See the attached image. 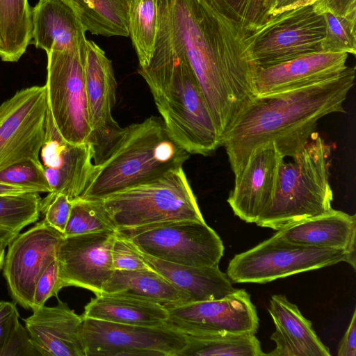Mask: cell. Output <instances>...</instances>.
<instances>
[{"instance_id":"1","label":"cell","mask_w":356,"mask_h":356,"mask_svg":"<svg viewBox=\"0 0 356 356\" xmlns=\"http://www.w3.org/2000/svg\"><path fill=\"white\" fill-rule=\"evenodd\" d=\"M154 48L182 53L222 140L257 97L250 31L217 0H157Z\"/></svg>"},{"instance_id":"2","label":"cell","mask_w":356,"mask_h":356,"mask_svg":"<svg viewBox=\"0 0 356 356\" xmlns=\"http://www.w3.org/2000/svg\"><path fill=\"white\" fill-rule=\"evenodd\" d=\"M355 67L288 90L257 96L241 113L222 141L236 176L254 149L274 143L286 159L298 154L315 133L318 120L345 113L343 102L355 83Z\"/></svg>"},{"instance_id":"3","label":"cell","mask_w":356,"mask_h":356,"mask_svg":"<svg viewBox=\"0 0 356 356\" xmlns=\"http://www.w3.org/2000/svg\"><path fill=\"white\" fill-rule=\"evenodd\" d=\"M172 138L189 154L210 156L222 146L195 74L184 55L154 48L149 63L138 67Z\"/></svg>"},{"instance_id":"4","label":"cell","mask_w":356,"mask_h":356,"mask_svg":"<svg viewBox=\"0 0 356 356\" xmlns=\"http://www.w3.org/2000/svg\"><path fill=\"white\" fill-rule=\"evenodd\" d=\"M189 155L172 138L161 118L150 116L125 127L109 156L95 165L90 182L79 197L101 200L155 179L182 167Z\"/></svg>"},{"instance_id":"5","label":"cell","mask_w":356,"mask_h":356,"mask_svg":"<svg viewBox=\"0 0 356 356\" xmlns=\"http://www.w3.org/2000/svg\"><path fill=\"white\" fill-rule=\"evenodd\" d=\"M331 149L315 132L291 160L282 161L274 197L256 224L280 230L332 209L329 181Z\"/></svg>"},{"instance_id":"6","label":"cell","mask_w":356,"mask_h":356,"mask_svg":"<svg viewBox=\"0 0 356 356\" xmlns=\"http://www.w3.org/2000/svg\"><path fill=\"white\" fill-rule=\"evenodd\" d=\"M101 200L117 229L172 221H205L183 167Z\"/></svg>"},{"instance_id":"7","label":"cell","mask_w":356,"mask_h":356,"mask_svg":"<svg viewBox=\"0 0 356 356\" xmlns=\"http://www.w3.org/2000/svg\"><path fill=\"white\" fill-rule=\"evenodd\" d=\"M341 261L355 269V255L293 243L277 232L254 248L236 254L230 260L226 274L234 283L264 284Z\"/></svg>"},{"instance_id":"8","label":"cell","mask_w":356,"mask_h":356,"mask_svg":"<svg viewBox=\"0 0 356 356\" xmlns=\"http://www.w3.org/2000/svg\"><path fill=\"white\" fill-rule=\"evenodd\" d=\"M142 253L190 266H218L223 243L205 221L180 220L118 229Z\"/></svg>"},{"instance_id":"9","label":"cell","mask_w":356,"mask_h":356,"mask_svg":"<svg viewBox=\"0 0 356 356\" xmlns=\"http://www.w3.org/2000/svg\"><path fill=\"white\" fill-rule=\"evenodd\" d=\"M86 50L73 47L47 54L49 112L63 139L76 145L88 144L91 133L84 79Z\"/></svg>"},{"instance_id":"10","label":"cell","mask_w":356,"mask_h":356,"mask_svg":"<svg viewBox=\"0 0 356 356\" xmlns=\"http://www.w3.org/2000/svg\"><path fill=\"white\" fill-rule=\"evenodd\" d=\"M86 356H181L187 335L167 323L157 327L126 325L83 317Z\"/></svg>"},{"instance_id":"11","label":"cell","mask_w":356,"mask_h":356,"mask_svg":"<svg viewBox=\"0 0 356 356\" xmlns=\"http://www.w3.org/2000/svg\"><path fill=\"white\" fill-rule=\"evenodd\" d=\"M325 35L324 18L312 3L278 13L252 33L257 64L273 65L323 51Z\"/></svg>"},{"instance_id":"12","label":"cell","mask_w":356,"mask_h":356,"mask_svg":"<svg viewBox=\"0 0 356 356\" xmlns=\"http://www.w3.org/2000/svg\"><path fill=\"white\" fill-rule=\"evenodd\" d=\"M49 112L45 85L20 90L0 105V170L26 159L40 161Z\"/></svg>"},{"instance_id":"13","label":"cell","mask_w":356,"mask_h":356,"mask_svg":"<svg viewBox=\"0 0 356 356\" xmlns=\"http://www.w3.org/2000/svg\"><path fill=\"white\" fill-rule=\"evenodd\" d=\"M165 306L169 315L167 324L188 336L255 334L259 328L256 307L243 289L219 299Z\"/></svg>"},{"instance_id":"14","label":"cell","mask_w":356,"mask_h":356,"mask_svg":"<svg viewBox=\"0 0 356 356\" xmlns=\"http://www.w3.org/2000/svg\"><path fill=\"white\" fill-rule=\"evenodd\" d=\"M84 79L94 165H100L122 137L125 127L112 116L117 83L112 62L95 42L87 40Z\"/></svg>"},{"instance_id":"15","label":"cell","mask_w":356,"mask_h":356,"mask_svg":"<svg viewBox=\"0 0 356 356\" xmlns=\"http://www.w3.org/2000/svg\"><path fill=\"white\" fill-rule=\"evenodd\" d=\"M63 233L44 220L22 234L8 245L3 265L10 296L26 309H32L36 283L47 266L56 259Z\"/></svg>"},{"instance_id":"16","label":"cell","mask_w":356,"mask_h":356,"mask_svg":"<svg viewBox=\"0 0 356 356\" xmlns=\"http://www.w3.org/2000/svg\"><path fill=\"white\" fill-rule=\"evenodd\" d=\"M115 235L116 232H99L63 237L56 256L61 289L72 286L101 294L113 272Z\"/></svg>"},{"instance_id":"17","label":"cell","mask_w":356,"mask_h":356,"mask_svg":"<svg viewBox=\"0 0 356 356\" xmlns=\"http://www.w3.org/2000/svg\"><path fill=\"white\" fill-rule=\"evenodd\" d=\"M283 159L274 143H264L253 150L235 176L234 186L227 201L242 220L256 223L270 207Z\"/></svg>"},{"instance_id":"18","label":"cell","mask_w":356,"mask_h":356,"mask_svg":"<svg viewBox=\"0 0 356 356\" xmlns=\"http://www.w3.org/2000/svg\"><path fill=\"white\" fill-rule=\"evenodd\" d=\"M40 154L45 175L51 188L49 193H63L71 201L79 197L95 170L90 145L72 144L63 139L49 112L46 137Z\"/></svg>"},{"instance_id":"19","label":"cell","mask_w":356,"mask_h":356,"mask_svg":"<svg viewBox=\"0 0 356 356\" xmlns=\"http://www.w3.org/2000/svg\"><path fill=\"white\" fill-rule=\"evenodd\" d=\"M348 57L345 52L320 51L258 67L254 79L256 95L277 93L337 76L348 67Z\"/></svg>"},{"instance_id":"20","label":"cell","mask_w":356,"mask_h":356,"mask_svg":"<svg viewBox=\"0 0 356 356\" xmlns=\"http://www.w3.org/2000/svg\"><path fill=\"white\" fill-rule=\"evenodd\" d=\"M33 312L23 321L40 355L86 356L81 337L83 315L76 314L60 300L56 306L44 305Z\"/></svg>"},{"instance_id":"21","label":"cell","mask_w":356,"mask_h":356,"mask_svg":"<svg viewBox=\"0 0 356 356\" xmlns=\"http://www.w3.org/2000/svg\"><path fill=\"white\" fill-rule=\"evenodd\" d=\"M268 310L275 327L270 339L276 346L266 355L330 356V349L317 336L312 322L284 295L272 296Z\"/></svg>"},{"instance_id":"22","label":"cell","mask_w":356,"mask_h":356,"mask_svg":"<svg viewBox=\"0 0 356 356\" xmlns=\"http://www.w3.org/2000/svg\"><path fill=\"white\" fill-rule=\"evenodd\" d=\"M32 43L47 54L51 49H86V30L65 0H39L32 8Z\"/></svg>"},{"instance_id":"23","label":"cell","mask_w":356,"mask_h":356,"mask_svg":"<svg viewBox=\"0 0 356 356\" xmlns=\"http://www.w3.org/2000/svg\"><path fill=\"white\" fill-rule=\"evenodd\" d=\"M286 241L355 256L356 216L331 209L277 231Z\"/></svg>"},{"instance_id":"24","label":"cell","mask_w":356,"mask_h":356,"mask_svg":"<svg viewBox=\"0 0 356 356\" xmlns=\"http://www.w3.org/2000/svg\"><path fill=\"white\" fill-rule=\"evenodd\" d=\"M140 253L151 269L186 293L191 302L222 298L236 289L227 275L218 266L179 265Z\"/></svg>"},{"instance_id":"25","label":"cell","mask_w":356,"mask_h":356,"mask_svg":"<svg viewBox=\"0 0 356 356\" xmlns=\"http://www.w3.org/2000/svg\"><path fill=\"white\" fill-rule=\"evenodd\" d=\"M82 315L115 323L147 327L164 325L169 317L163 305L131 296L104 293L92 298Z\"/></svg>"},{"instance_id":"26","label":"cell","mask_w":356,"mask_h":356,"mask_svg":"<svg viewBox=\"0 0 356 356\" xmlns=\"http://www.w3.org/2000/svg\"><path fill=\"white\" fill-rule=\"evenodd\" d=\"M102 293L131 296L163 305L191 301L186 293L152 269L113 270Z\"/></svg>"},{"instance_id":"27","label":"cell","mask_w":356,"mask_h":356,"mask_svg":"<svg viewBox=\"0 0 356 356\" xmlns=\"http://www.w3.org/2000/svg\"><path fill=\"white\" fill-rule=\"evenodd\" d=\"M32 8L28 0H0V58L17 62L32 42Z\"/></svg>"},{"instance_id":"28","label":"cell","mask_w":356,"mask_h":356,"mask_svg":"<svg viewBox=\"0 0 356 356\" xmlns=\"http://www.w3.org/2000/svg\"><path fill=\"white\" fill-rule=\"evenodd\" d=\"M325 22L323 51L356 54V0H315L311 3Z\"/></svg>"},{"instance_id":"29","label":"cell","mask_w":356,"mask_h":356,"mask_svg":"<svg viewBox=\"0 0 356 356\" xmlns=\"http://www.w3.org/2000/svg\"><path fill=\"white\" fill-rule=\"evenodd\" d=\"M77 13L86 31L106 37L129 36L130 0H65Z\"/></svg>"},{"instance_id":"30","label":"cell","mask_w":356,"mask_h":356,"mask_svg":"<svg viewBox=\"0 0 356 356\" xmlns=\"http://www.w3.org/2000/svg\"><path fill=\"white\" fill-rule=\"evenodd\" d=\"M263 356L260 341L254 334L188 336L181 356Z\"/></svg>"},{"instance_id":"31","label":"cell","mask_w":356,"mask_h":356,"mask_svg":"<svg viewBox=\"0 0 356 356\" xmlns=\"http://www.w3.org/2000/svg\"><path fill=\"white\" fill-rule=\"evenodd\" d=\"M38 193L0 195V241L6 247L26 226L40 216Z\"/></svg>"},{"instance_id":"32","label":"cell","mask_w":356,"mask_h":356,"mask_svg":"<svg viewBox=\"0 0 356 356\" xmlns=\"http://www.w3.org/2000/svg\"><path fill=\"white\" fill-rule=\"evenodd\" d=\"M158 29L157 0H130L129 36L139 67L147 65L154 53Z\"/></svg>"},{"instance_id":"33","label":"cell","mask_w":356,"mask_h":356,"mask_svg":"<svg viewBox=\"0 0 356 356\" xmlns=\"http://www.w3.org/2000/svg\"><path fill=\"white\" fill-rule=\"evenodd\" d=\"M63 236L99 232H116L102 200L78 197L72 201Z\"/></svg>"},{"instance_id":"34","label":"cell","mask_w":356,"mask_h":356,"mask_svg":"<svg viewBox=\"0 0 356 356\" xmlns=\"http://www.w3.org/2000/svg\"><path fill=\"white\" fill-rule=\"evenodd\" d=\"M0 183L23 188L34 193L51 192L40 161L26 159L0 170Z\"/></svg>"},{"instance_id":"35","label":"cell","mask_w":356,"mask_h":356,"mask_svg":"<svg viewBox=\"0 0 356 356\" xmlns=\"http://www.w3.org/2000/svg\"><path fill=\"white\" fill-rule=\"evenodd\" d=\"M226 6L252 33L270 17L273 0H217Z\"/></svg>"},{"instance_id":"36","label":"cell","mask_w":356,"mask_h":356,"mask_svg":"<svg viewBox=\"0 0 356 356\" xmlns=\"http://www.w3.org/2000/svg\"><path fill=\"white\" fill-rule=\"evenodd\" d=\"M72 202L65 194L48 193L41 200L40 214L43 220L60 232L65 231L70 216Z\"/></svg>"},{"instance_id":"37","label":"cell","mask_w":356,"mask_h":356,"mask_svg":"<svg viewBox=\"0 0 356 356\" xmlns=\"http://www.w3.org/2000/svg\"><path fill=\"white\" fill-rule=\"evenodd\" d=\"M111 257L113 270L151 269L131 242L117 234L112 247Z\"/></svg>"},{"instance_id":"38","label":"cell","mask_w":356,"mask_h":356,"mask_svg":"<svg viewBox=\"0 0 356 356\" xmlns=\"http://www.w3.org/2000/svg\"><path fill=\"white\" fill-rule=\"evenodd\" d=\"M60 289L59 265L56 259L47 266L36 283L31 310L44 306L49 298L57 296Z\"/></svg>"},{"instance_id":"39","label":"cell","mask_w":356,"mask_h":356,"mask_svg":"<svg viewBox=\"0 0 356 356\" xmlns=\"http://www.w3.org/2000/svg\"><path fill=\"white\" fill-rule=\"evenodd\" d=\"M19 315L15 302H0V356L19 325Z\"/></svg>"},{"instance_id":"40","label":"cell","mask_w":356,"mask_h":356,"mask_svg":"<svg viewBox=\"0 0 356 356\" xmlns=\"http://www.w3.org/2000/svg\"><path fill=\"white\" fill-rule=\"evenodd\" d=\"M35 355H40L35 348L27 330L19 323L2 356Z\"/></svg>"},{"instance_id":"41","label":"cell","mask_w":356,"mask_h":356,"mask_svg":"<svg viewBox=\"0 0 356 356\" xmlns=\"http://www.w3.org/2000/svg\"><path fill=\"white\" fill-rule=\"evenodd\" d=\"M338 356H356V311L353 312L349 325L337 350Z\"/></svg>"},{"instance_id":"42","label":"cell","mask_w":356,"mask_h":356,"mask_svg":"<svg viewBox=\"0 0 356 356\" xmlns=\"http://www.w3.org/2000/svg\"><path fill=\"white\" fill-rule=\"evenodd\" d=\"M307 0H275L271 17L298 6L307 5Z\"/></svg>"},{"instance_id":"43","label":"cell","mask_w":356,"mask_h":356,"mask_svg":"<svg viewBox=\"0 0 356 356\" xmlns=\"http://www.w3.org/2000/svg\"><path fill=\"white\" fill-rule=\"evenodd\" d=\"M27 192L31 191L13 185L0 183V195H17Z\"/></svg>"},{"instance_id":"44","label":"cell","mask_w":356,"mask_h":356,"mask_svg":"<svg viewBox=\"0 0 356 356\" xmlns=\"http://www.w3.org/2000/svg\"><path fill=\"white\" fill-rule=\"evenodd\" d=\"M5 248L6 246L0 241V270L3 268L4 257H5Z\"/></svg>"},{"instance_id":"45","label":"cell","mask_w":356,"mask_h":356,"mask_svg":"<svg viewBox=\"0 0 356 356\" xmlns=\"http://www.w3.org/2000/svg\"><path fill=\"white\" fill-rule=\"evenodd\" d=\"M311 0H307V5L310 3Z\"/></svg>"},{"instance_id":"46","label":"cell","mask_w":356,"mask_h":356,"mask_svg":"<svg viewBox=\"0 0 356 356\" xmlns=\"http://www.w3.org/2000/svg\"><path fill=\"white\" fill-rule=\"evenodd\" d=\"M275 0H273V8H274V5H275ZM273 12V11H272Z\"/></svg>"},{"instance_id":"47","label":"cell","mask_w":356,"mask_h":356,"mask_svg":"<svg viewBox=\"0 0 356 356\" xmlns=\"http://www.w3.org/2000/svg\"><path fill=\"white\" fill-rule=\"evenodd\" d=\"M314 1H315V0H311L310 3H311L312 2H313Z\"/></svg>"}]
</instances>
